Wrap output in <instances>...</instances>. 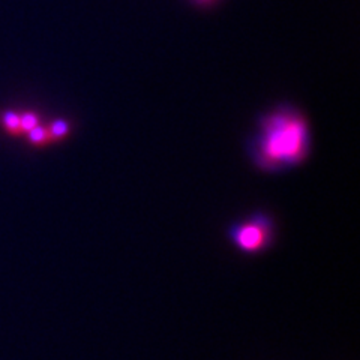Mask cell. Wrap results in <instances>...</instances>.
Masks as SVG:
<instances>
[{
  "label": "cell",
  "instance_id": "6da1fadb",
  "mask_svg": "<svg viewBox=\"0 0 360 360\" xmlns=\"http://www.w3.org/2000/svg\"><path fill=\"white\" fill-rule=\"evenodd\" d=\"M308 131L296 111L283 108L264 119L255 140L254 160L264 170H283L297 165L308 153Z\"/></svg>",
  "mask_w": 360,
  "mask_h": 360
},
{
  "label": "cell",
  "instance_id": "7a4b0ae2",
  "mask_svg": "<svg viewBox=\"0 0 360 360\" xmlns=\"http://www.w3.org/2000/svg\"><path fill=\"white\" fill-rule=\"evenodd\" d=\"M231 243L243 254H258L266 251L275 240V224L266 213H254L229 230Z\"/></svg>",
  "mask_w": 360,
  "mask_h": 360
}]
</instances>
